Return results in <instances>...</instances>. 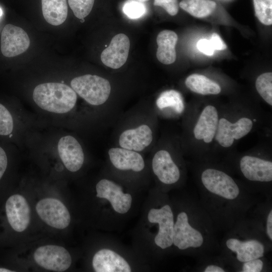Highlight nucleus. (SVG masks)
Returning a JSON list of instances; mask_svg holds the SVG:
<instances>
[{
    "mask_svg": "<svg viewBox=\"0 0 272 272\" xmlns=\"http://www.w3.org/2000/svg\"><path fill=\"white\" fill-rule=\"evenodd\" d=\"M32 97L40 109L58 114L71 111L75 106L77 100V95L72 87L56 82L44 83L37 85L33 90Z\"/></svg>",
    "mask_w": 272,
    "mask_h": 272,
    "instance_id": "1",
    "label": "nucleus"
},
{
    "mask_svg": "<svg viewBox=\"0 0 272 272\" xmlns=\"http://www.w3.org/2000/svg\"><path fill=\"white\" fill-rule=\"evenodd\" d=\"M71 86L77 94L94 106L104 104L111 92L109 82L97 75L88 74L76 77L71 81Z\"/></svg>",
    "mask_w": 272,
    "mask_h": 272,
    "instance_id": "2",
    "label": "nucleus"
},
{
    "mask_svg": "<svg viewBox=\"0 0 272 272\" xmlns=\"http://www.w3.org/2000/svg\"><path fill=\"white\" fill-rule=\"evenodd\" d=\"M204 187L211 193L228 200H234L239 195L240 190L234 179L223 171L208 168L201 175Z\"/></svg>",
    "mask_w": 272,
    "mask_h": 272,
    "instance_id": "3",
    "label": "nucleus"
},
{
    "mask_svg": "<svg viewBox=\"0 0 272 272\" xmlns=\"http://www.w3.org/2000/svg\"><path fill=\"white\" fill-rule=\"evenodd\" d=\"M33 257L39 266L54 271H64L70 267L72 263V258L69 251L58 245L40 246L35 251Z\"/></svg>",
    "mask_w": 272,
    "mask_h": 272,
    "instance_id": "4",
    "label": "nucleus"
},
{
    "mask_svg": "<svg viewBox=\"0 0 272 272\" xmlns=\"http://www.w3.org/2000/svg\"><path fill=\"white\" fill-rule=\"evenodd\" d=\"M36 211L46 224L57 229L66 228L71 222L70 214L62 202L56 198H45L36 205Z\"/></svg>",
    "mask_w": 272,
    "mask_h": 272,
    "instance_id": "5",
    "label": "nucleus"
},
{
    "mask_svg": "<svg viewBox=\"0 0 272 272\" xmlns=\"http://www.w3.org/2000/svg\"><path fill=\"white\" fill-rule=\"evenodd\" d=\"M253 125L252 120L246 117H241L235 122L221 118L219 120L215 139L221 147H230L235 140H239L249 133Z\"/></svg>",
    "mask_w": 272,
    "mask_h": 272,
    "instance_id": "6",
    "label": "nucleus"
},
{
    "mask_svg": "<svg viewBox=\"0 0 272 272\" xmlns=\"http://www.w3.org/2000/svg\"><path fill=\"white\" fill-rule=\"evenodd\" d=\"M148 219L150 223L159 224V231L155 238V244L162 249L170 247L173 244L174 225L170 207L166 205L160 209H151Z\"/></svg>",
    "mask_w": 272,
    "mask_h": 272,
    "instance_id": "7",
    "label": "nucleus"
},
{
    "mask_svg": "<svg viewBox=\"0 0 272 272\" xmlns=\"http://www.w3.org/2000/svg\"><path fill=\"white\" fill-rule=\"evenodd\" d=\"M1 42L2 53L8 57L16 56L24 52L30 43L28 34L23 29L10 24L4 27Z\"/></svg>",
    "mask_w": 272,
    "mask_h": 272,
    "instance_id": "8",
    "label": "nucleus"
},
{
    "mask_svg": "<svg viewBox=\"0 0 272 272\" xmlns=\"http://www.w3.org/2000/svg\"><path fill=\"white\" fill-rule=\"evenodd\" d=\"M203 242L201 233L189 224L187 214L183 212L179 213L174 225L173 243L174 245L179 249L184 250L189 247H199Z\"/></svg>",
    "mask_w": 272,
    "mask_h": 272,
    "instance_id": "9",
    "label": "nucleus"
},
{
    "mask_svg": "<svg viewBox=\"0 0 272 272\" xmlns=\"http://www.w3.org/2000/svg\"><path fill=\"white\" fill-rule=\"evenodd\" d=\"M96 196L105 198L111 203L115 212L125 214L130 209L132 197L130 194L124 193L121 187L113 181L103 179L96 184Z\"/></svg>",
    "mask_w": 272,
    "mask_h": 272,
    "instance_id": "10",
    "label": "nucleus"
},
{
    "mask_svg": "<svg viewBox=\"0 0 272 272\" xmlns=\"http://www.w3.org/2000/svg\"><path fill=\"white\" fill-rule=\"evenodd\" d=\"M6 213L8 222L15 231H25L30 222V209L25 198L20 194H14L7 199Z\"/></svg>",
    "mask_w": 272,
    "mask_h": 272,
    "instance_id": "11",
    "label": "nucleus"
},
{
    "mask_svg": "<svg viewBox=\"0 0 272 272\" xmlns=\"http://www.w3.org/2000/svg\"><path fill=\"white\" fill-rule=\"evenodd\" d=\"M59 156L65 167L72 172H77L82 167L84 161L83 148L73 136L61 137L57 145Z\"/></svg>",
    "mask_w": 272,
    "mask_h": 272,
    "instance_id": "12",
    "label": "nucleus"
},
{
    "mask_svg": "<svg viewBox=\"0 0 272 272\" xmlns=\"http://www.w3.org/2000/svg\"><path fill=\"white\" fill-rule=\"evenodd\" d=\"M129 47L128 37L124 34H117L112 38L109 46L101 53V60L108 67L118 69L126 61Z\"/></svg>",
    "mask_w": 272,
    "mask_h": 272,
    "instance_id": "13",
    "label": "nucleus"
},
{
    "mask_svg": "<svg viewBox=\"0 0 272 272\" xmlns=\"http://www.w3.org/2000/svg\"><path fill=\"white\" fill-rule=\"evenodd\" d=\"M244 176L249 180L270 182L272 180V162L258 157L244 156L240 161Z\"/></svg>",
    "mask_w": 272,
    "mask_h": 272,
    "instance_id": "14",
    "label": "nucleus"
},
{
    "mask_svg": "<svg viewBox=\"0 0 272 272\" xmlns=\"http://www.w3.org/2000/svg\"><path fill=\"white\" fill-rule=\"evenodd\" d=\"M219 120L218 110L214 106L205 107L193 128L194 138L205 143H211L215 138Z\"/></svg>",
    "mask_w": 272,
    "mask_h": 272,
    "instance_id": "15",
    "label": "nucleus"
},
{
    "mask_svg": "<svg viewBox=\"0 0 272 272\" xmlns=\"http://www.w3.org/2000/svg\"><path fill=\"white\" fill-rule=\"evenodd\" d=\"M152 169L159 180L166 184L176 183L180 176V171L170 153L164 150L157 152L152 160Z\"/></svg>",
    "mask_w": 272,
    "mask_h": 272,
    "instance_id": "16",
    "label": "nucleus"
},
{
    "mask_svg": "<svg viewBox=\"0 0 272 272\" xmlns=\"http://www.w3.org/2000/svg\"><path fill=\"white\" fill-rule=\"evenodd\" d=\"M92 265L96 272H130L127 262L114 251L103 249L93 256Z\"/></svg>",
    "mask_w": 272,
    "mask_h": 272,
    "instance_id": "17",
    "label": "nucleus"
},
{
    "mask_svg": "<svg viewBox=\"0 0 272 272\" xmlns=\"http://www.w3.org/2000/svg\"><path fill=\"white\" fill-rule=\"evenodd\" d=\"M152 140L151 129L148 125L143 124L123 131L120 135L119 144L121 148L140 152L149 146Z\"/></svg>",
    "mask_w": 272,
    "mask_h": 272,
    "instance_id": "18",
    "label": "nucleus"
},
{
    "mask_svg": "<svg viewBox=\"0 0 272 272\" xmlns=\"http://www.w3.org/2000/svg\"><path fill=\"white\" fill-rule=\"evenodd\" d=\"M108 155L113 165L119 170L140 172L145 167L143 158L135 151L113 148L109 150Z\"/></svg>",
    "mask_w": 272,
    "mask_h": 272,
    "instance_id": "19",
    "label": "nucleus"
},
{
    "mask_svg": "<svg viewBox=\"0 0 272 272\" xmlns=\"http://www.w3.org/2000/svg\"><path fill=\"white\" fill-rule=\"evenodd\" d=\"M227 247L236 253L237 259L245 262L263 256L264 246L256 240L242 241L236 238H230L226 241Z\"/></svg>",
    "mask_w": 272,
    "mask_h": 272,
    "instance_id": "20",
    "label": "nucleus"
},
{
    "mask_svg": "<svg viewBox=\"0 0 272 272\" xmlns=\"http://www.w3.org/2000/svg\"><path fill=\"white\" fill-rule=\"evenodd\" d=\"M178 40L176 33L165 30L160 32L157 37L158 48L156 56L158 60L165 64L173 63L176 59L175 46Z\"/></svg>",
    "mask_w": 272,
    "mask_h": 272,
    "instance_id": "21",
    "label": "nucleus"
},
{
    "mask_svg": "<svg viewBox=\"0 0 272 272\" xmlns=\"http://www.w3.org/2000/svg\"><path fill=\"white\" fill-rule=\"evenodd\" d=\"M43 16L47 22L54 26L62 24L67 16L66 0H41Z\"/></svg>",
    "mask_w": 272,
    "mask_h": 272,
    "instance_id": "22",
    "label": "nucleus"
},
{
    "mask_svg": "<svg viewBox=\"0 0 272 272\" xmlns=\"http://www.w3.org/2000/svg\"><path fill=\"white\" fill-rule=\"evenodd\" d=\"M185 84L190 90L201 95H216L221 91L218 84L202 75L194 74L189 76Z\"/></svg>",
    "mask_w": 272,
    "mask_h": 272,
    "instance_id": "23",
    "label": "nucleus"
},
{
    "mask_svg": "<svg viewBox=\"0 0 272 272\" xmlns=\"http://www.w3.org/2000/svg\"><path fill=\"white\" fill-rule=\"evenodd\" d=\"M216 6V3L211 0H182L179 3V7L182 9L199 18L211 15Z\"/></svg>",
    "mask_w": 272,
    "mask_h": 272,
    "instance_id": "24",
    "label": "nucleus"
},
{
    "mask_svg": "<svg viewBox=\"0 0 272 272\" xmlns=\"http://www.w3.org/2000/svg\"><path fill=\"white\" fill-rule=\"evenodd\" d=\"M156 105L161 110L171 107L179 114L184 111L185 108L181 94L174 90H167L161 93L156 100Z\"/></svg>",
    "mask_w": 272,
    "mask_h": 272,
    "instance_id": "25",
    "label": "nucleus"
},
{
    "mask_svg": "<svg viewBox=\"0 0 272 272\" xmlns=\"http://www.w3.org/2000/svg\"><path fill=\"white\" fill-rule=\"evenodd\" d=\"M255 87L262 98L269 105H272V73H263L258 77Z\"/></svg>",
    "mask_w": 272,
    "mask_h": 272,
    "instance_id": "26",
    "label": "nucleus"
},
{
    "mask_svg": "<svg viewBox=\"0 0 272 272\" xmlns=\"http://www.w3.org/2000/svg\"><path fill=\"white\" fill-rule=\"evenodd\" d=\"M255 16L265 25L272 24V0H253Z\"/></svg>",
    "mask_w": 272,
    "mask_h": 272,
    "instance_id": "27",
    "label": "nucleus"
},
{
    "mask_svg": "<svg viewBox=\"0 0 272 272\" xmlns=\"http://www.w3.org/2000/svg\"><path fill=\"white\" fill-rule=\"evenodd\" d=\"M68 3L75 16L83 19L91 12L94 0H68Z\"/></svg>",
    "mask_w": 272,
    "mask_h": 272,
    "instance_id": "28",
    "label": "nucleus"
},
{
    "mask_svg": "<svg viewBox=\"0 0 272 272\" xmlns=\"http://www.w3.org/2000/svg\"><path fill=\"white\" fill-rule=\"evenodd\" d=\"M14 119L9 110L0 103V135H10L13 131Z\"/></svg>",
    "mask_w": 272,
    "mask_h": 272,
    "instance_id": "29",
    "label": "nucleus"
},
{
    "mask_svg": "<svg viewBox=\"0 0 272 272\" xmlns=\"http://www.w3.org/2000/svg\"><path fill=\"white\" fill-rule=\"evenodd\" d=\"M146 11L144 4L137 0H128L123 7V12L129 18L136 19L143 16Z\"/></svg>",
    "mask_w": 272,
    "mask_h": 272,
    "instance_id": "30",
    "label": "nucleus"
},
{
    "mask_svg": "<svg viewBox=\"0 0 272 272\" xmlns=\"http://www.w3.org/2000/svg\"><path fill=\"white\" fill-rule=\"evenodd\" d=\"M154 5L163 8L171 16L178 12V0H154Z\"/></svg>",
    "mask_w": 272,
    "mask_h": 272,
    "instance_id": "31",
    "label": "nucleus"
},
{
    "mask_svg": "<svg viewBox=\"0 0 272 272\" xmlns=\"http://www.w3.org/2000/svg\"><path fill=\"white\" fill-rule=\"evenodd\" d=\"M263 267V262L259 258L245 262L242 266L243 272H260Z\"/></svg>",
    "mask_w": 272,
    "mask_h": 272,
    "instance_id": "32",
    "label": "nucleus"
},
{
    "mask_svg": "<svg viewBox=\"0 0 272 272\" xmlns=\"http://www.w3.org/2000/svg\"><path fill=\"white\" fill-rule=\"evenodd\" d=\"M197 48L200 52L208 56L213 55L215 52L210 40L205 38L197 42Z\"/></svg>",
    "mask_w": 272,
    "mask_h": 272,
    "instance_id": "33",
    "label": "nucleus"
},
{
    "mask_svg": "<svg viewBox=\"0 0 272 272\" xmlns=\"http://www.w3.org/2000/svg\"><path fill=\"white\" fill-rule=\"evenodd\" d=\"M209 40L215 50H223L227 48L226 44L220 36L216 33L212 34Z\"/></svg>",
    "mask_w": 272,
    "mask_h": 272,
    "instance_id": "34",
    "label": "nucleus"
},
{
    "mask_svg": "<svg viewBox=\"0 0 272 272\" xmlns=\"http://www.w3.org/2000/svg\"><path fill=\"white\" fill-rule=\"evenodd\" d=\"M8 165V159L6 152L0 146V180L5 173Z\"/></svg>",
    "mask_w": 272,
    "mask_h": 272,
    "instance_id": "35",
    "label": "nucleus"
},
{
    "mask_svg": "<svg viewBox=\"0 0 272 272\" xmlns=\"http://www.w3.org/2000/svg\"><path fill=\"white\" fill-rule=\"evenodd\" d=\"M266 233L269 239L272 240V211L271 210L267 218Z\"/></svg>",
    "mask_w": 272,
    "mask_h": 272,
    "instance_id": "36",
    "label": "nucleus"
},
{
    "mask_svg": "<svg viewBox=\"0 0 272 272\" xmlns=\"http://www.w3.org/2000/svg\"><path fill=\"white\" fill-rule=\"evenodd\" d=\"M205 272H224L225 270L222 267L214 265H208L204 270Z\"/></svg>",
    "mask_w": 272,
    "mask_h": 272,
    "instance_id": "37",
    "label": "nucleus"
},
{
    "mask_svg": "<svg viewBox=\"0 0 272 272\" xmlns=\"http://www.w3.org/2000/svg\"><path fill=\"white\" fill-rule=\"evenodd\" d=\"M14 271L5 268H0V272H13Z\"/></svg>",
    "mask_w": 272,
    "mask_h": 272,
    "instance_id": "38",
    "label": "nucleus"
},
{
    "mask_svg": "<svg viewBox=\"0 0 272 272\" xmlns=\"http://www.w3.org/2000/svg\"><path fill=\"white\" fill-rule=\"evenodd\" d=\"M140 2H142V3H143V2H147V1H148L149 0H137Z\"/></svg>",
    "mask_w": 272,
    "mask_h": 272,
    "instance_id": "39",
    "label": "nucleus"
},
{
    "mask_svg": "<svg viewBox=\"0 0 272 272\" xmlns=\"http://www.w3.org/2000/svg\"><path fill=\"white\" fill-rule=\"evenodd\" d=\"M2 15H3V11H2V10L0 8V17L2 16Z\"/></svg>",
    "mask_w": 272,
    "mask_h": 272,
    "instance_id": "40",
    "label": "nucleus"
}]
</instances>
